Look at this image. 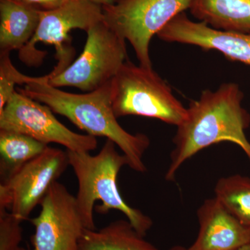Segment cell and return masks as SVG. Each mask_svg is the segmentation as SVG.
<instances>
[{
	"instance_id": "obj_3",
	"label": "cell",
	"mask_w": 250,
	"mask_h": 250,
	"mask_svg": "<svg viewBox=\"0 0 250 250\" xmlns=\"http://www.w3.org/2000/svg\"><path fill=\"white\" fill-rule=\"evenodd\" d=\"M116 145L106 140L96 155L90 152L67 150L69 165L73 169L78 180L76 201L85 228L95 230L93 218L95 202L102 205L95 208L97 212L106 214L112 209L124 213L138 233L146 236L153 225L152 219L141 210L133 208L121 196L117 185V178L122 167L129 165L126 156L120 154Z\"/></svg>"
},
{
	"instance_id": "obj_19",
	"label": "cell",
	"mask_w": 250,
	"mask_h": 250,
	"mask_svg": "<svg viewBox=\"0 0 250 250\" xmlns=\"http://www.w3.org/2000/svg\"><path fill=\"white\" fill-rule=\"evenodd\" d=\"M8 210L0 208V250H20L22 238V222Z\"/></svg>"
},
{
	"instance_id": "obj_18",
	"label": "cell",
	"mask_w": 250,
	"mask_h": 250,
	"mask_svg": "<svg viewBox=\"0 0 250 250\" xmlns=\"http://www.w3.org/2000/svg\"><path fill=\"white\" fill-rule=\"evenodd\" d=\"M34 77L21 73L10 59V52H0V113L14 95L15 85L26 84Z\"/></svg>"
},
{
	"instance_id": "obj_5",
	"label": "cell",
	"mask_w": 250,
	"mask_h": 250,
	"mask_svg": "<svg viewBox=\"0 0 250 250\" xmlns=\"http://www.w3.org/2000/svg\"><path fill=\"white\" fill-rule=\"evenodd\" d=\"M103 21V6L85 0H66L59 7L41 11V19L35 34L19 50V59L29 67L41 65L47 52L39 50V42L55 47L57 64L47 74L49 79L63 72L72 63L75 50L69 34L72 29L88 31Z\"/></svg>"
},
{
	"instance_id": "obj_9",
	"label": "cell",
	"mask_w": 250,
	"mask_h": 250,
	"mask_svg": "<svg viewBox=\"0 0 250 250\" xmlns=\"http://www.w3.org/2000/svg\"><path fill=\"white\" fill-rule=\"evenodd\" d=\"M0 129L27 135L47 146L57 143L72 152H90L98 146L96 137L74 132L55 118L48 106L17 90L0 113Z\"/></svg>"
},
{
	"instance_id": "obj_8",
	"label": "cell",
	"mask_w": 250,
	"mask_h": 250,
	"mask_svg": "<svg viewBox=\"0 0 250 250\" xmlns=\"http://www.w3.org/2000/svg\"><path fill=\"white\" fill-rule=\"evenodd\" d=\"M69 165L67 152L47 147L0 184V208L21 222L28 220L36 206Z\"/></svg>"
},
{
	"instance_id": "obj_17",
	"label": "cell",
	"mask_w": 250,
	"mask_h": 250,
	"mask_svg": "<svg viewBox=\"0 0 250 250\" xmlns=\"http://www.w3.org/2000/svg\"><path fill=\"white\" fill-rule=\"evenodd\" d=\"M215 197L242 223L250 226V178L234 174L218 179Z\"/></svg>"
},
{
	"instance_id": "obj_1",
	"label": "cell",
	"mask_w": 250,
	"mask_h": 250,
	"mask_svg": "<svg viewBox=\"0 0 250 250\" xmlns=\"http://www.w3.org/2000/svg\"><path fill=\"white\" fill-rule=\"evenodd\" d=\"M243 98L239 85L229 82L215 91L204 90L190 104L187 118L177 126L166 180H174L179 169L197 152L224 141L239 146L250 162V143L246 136L250 114L242 106Z\"/></svg>"
},
{
	"instance_id": "obj_20",
	"label": "cell",
	"mask_w": 250,
	"mask_h": 250,
	"mask_svg": "<svg viewBox=\"0 0 250 250\" xmlns=\"http://www.w3.org/2000/svg\"><path fill=\"white\" fill-rule=\"evenodd\" d=\"M66 0H22L32 6H40L47 10L53 9L63 4Z\"/></svg>"
},
{
	"instance_id": "obj_14",
	"label": "cell",
	"mask_w": 250,
	"mask_h": 250,
	"mask_svg": "<svg viewBox=\"0 0 250 250\" xmlns=\"http://www.w3.org/2000/svg\"><path fill=\"white\" fill-rule=\"evenodd\" d=\"M190 11L215 29L250 34V0H192Z\"/></svg>"
},
{
	"instance_id": "obj_22",
	"label": "cell",
	"mask_w": 250,
	"mask_h": 250,
	"mask_svg": "<svg viewBox=\"0 0 250 250\" xmlns=\"http://www.w3.org/2000/svg\"><path fill=\"white\" fill-rule=\"evenodd\" d=\"M170 250H190V248H186L182 246H174Z\"/></svg>"
},
{
	"instance_id": "obj_7",
	"label": "cell",
	"mask_w": 250,
	"mask_h": 250,
	"mask_svg": "<svg viewBox=\"0 0 250 250\" xmlns=\"http://www.w3.org/2000/svg\"><path fill=\"white\" fill-rule=\"evenodd\" d=\"M83 52L63 72L47 82L56 88L74 86L92 92L113 80L128 60L125 40L104 22L87 31Z\"/></svg>"
},
{
	"instance_id": "obj_23",
	"label": "cell",
	"mask_w": 250,
	"mask_h": 250,
	"mask_svg": "<svg viewBox=\"0 0 250 250\" xmlns=\"http://www.w3.org/2000/svg\"><path fill=\"white\" fill-rule=\"evenodd\" d=\"M238 250H250V244L247 245V246L243 247V248H240Z\"/></svg>"
},
{
	"instance_id": "obj_12",
	"label": "cell",
	"mask_w": 250,
	"mask_h": 250,
	"mask_svg": "<svg viewBox=\"0 0 250 250\" xmlns=\"http://www.w3.org/2000/svg\"><path fill=\"white\" fill-rule=\"evenodd\" d=\"M200 229L190 250H238L250 244V226L233 216L215 197L197 212Z\"/></svg>"
},
{
	"instance_id": "obj_24",
	"label": "cell",
	"mask_w": 250,
	"mask_h": 250,
	"mask_svg": "<svg viewBox=\"0 0 250 250\" xmlns=\"http://www.w3.org/2000/svg\"><path fill=\"white\" fill-rule=\"evenodd\" d=\"M15 1H22V0H15Z\"/></svg>"
},
{
	"instance_id": "obj_4",
	"label": "cell",
	"mask_w": 250,
	"mask_h": 250,
	"mask_svg": "<svg viewBox=\"0 0 250 250\" xmlns=\"http://www.w3.org/2000/svg\"><path fill=\"white\" fill-rule=\"evenodd\" d=\"M112 106L117 118L137 116L179 126L187 108L153 68L126 60L111 80Z\"/></svg>"
},
{
	"instance_id": "obj_2",
	"label": "cell",
	"mask_w": 250,
	"mask_h": 250,
	"mask_svg": "<svg viewBox=\"0 0 250 250\" xmlns=\"http://www.w3.org/2000/svg\"><path fill=\"white\" fill-rule=\"evenodd\" d=\"M47 81V75L34 77L24 88L16 90L65 116L87 134L111 140L126 156L129 167L141 173L147 171L143 156L150 141L146 135L130 134L118 123L112 106L111 81L86 94L62 91Z\"/></svg>"
},
{
	"instance_id": "obj_16",
	"label": "cell",
	"mask_w": 250,
	"mask_h": 250,
	"mask_svg": "<svg viewBox=\"0 0 250 250\" xmlns=\"http://www.w3.org/2000/svg\"><path fill=\"white\" fill-rule=\"evenodd\" d=\"M47 147L27 135L0 129V172L3 180Z\"/></svg>"
},
{
	"instance_id": "obj_11",
	"label": "cell",
	"mask_w": 250,
	"mask_h": 250,
	"mask_svg": "<svg viewBox=\"0 0 250 250\" xmlns=\"http://www.w3.org/2000/svg\"><path fill=\"white\" fill-rule=\"evenodd\" d=\"M161 40L221 52L229 60L250 66V34L218 30L195 22L185 12L177 15L156 35Z\"/></svg>"
},
{
	"instance_id": "obj_6",
	"label": "cell",
	"mask_w": 250,
	"mask_h": 250,
	"mask_svg": "<svg viewBox=\"0 0 250 250\" xmlns=\"http://www.w3.org/2000/svg\"><path fill=\"white\" fill-rule=\"evenodd\" d=\"M192 0H117L103 6V21L132 45L141 66L152 68L149 44L177 15L190 10Z\"/></svg>"
},
{
	"instance_id": "obj_21",
	"label": "cell",
	"mask_w": 250,
	"mask_h": 250,
	"mask_svg": "<svg viewBox=\"0 0 250 250\" xmlns=\"http://www.w3.org/2000/svg\"><path fill=\"white\" fill-rule=\"evenodd\" d=\"M85 1H92V2L96 3V4L102 5H110L114 4L117 0H85Z\"/></svg>"
},
{
	"instance_id": "obj_10",
	"label": "cell",
	"mask_w": 250,
	"mask_h": 250,
	"mask_svg": "<svg viewBox=\"0 0 250 250\" xmlns=\"http://www.w3.org/2000/svg\"><path fill=\"white\" fill-rule=\"evenodd\" d=\"M40 213L29 219L35 228L31 238L32 250H79L85 229L76 197L55 182L41 203ZM20 250H27L21 248Z\"/></svg>"
},
{
	"instance_id": "obj_13",
	"label": "cell",
	"mask_w": 250,
	"mask_h": 250,
	"mask_svg": "<svg viewBox=\"0 0 250 250\" xmlns=\"http://www.w3.org/2000/svg\"><path fill=\"white\" fill-rule=\"evenodd\" d=\"M41 10L22 1H0V52L21 50L35 34Z\"/></svg>"
},
{
	"instance_id": "obj_15",
	"label": "cell",
	"mask_w": 250,
	"mask_h": 250,
	"mask_svg": "<svg viewBox=\"0 0 250 250\" xmlns=\"http://www.w3.org/2000/svg\"><path fill=\"white\" fill-rule=\"evenodd\" d=\"M144 237L129 220H116L98 231L85 228L79 250H160Z\"/></svg>"
}]
</instances>
